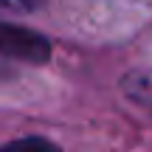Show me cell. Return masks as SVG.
I'll return each mask as SVG.
<instances>
[{"label": "cell", "instance_id": "cell-2", "mask_svg": "<svg viewBox=\"0 0 152 152\" xmlns=\"http://www.w3.org/2000/svg\"><path fill=\"white\" fill-rule=\"evenodd\" d=\"M124 90L132 102L144 104V107L152 110V71H135L130 76H124Z\"/></svg>", "mask_w": 152, "mask_h": 152}, {"label": "cell", "instance_id": "cell-1", "mask_svg": "<svg viewBox=\"0 0 152 152\" xmlns=\"http://www.w3.org/2000/svg\"><path fill=\"white\" fill-rule=\"evenodd\" d=\"M0 56L31 62V65H45L51 59V42L31 28L0 23Z\"/></svg>", "mask_w": 152, "mask_h": 152}, {"label": "cell", "instance_id": "cell-4", "mask_svg": "<svg viewBox=\"0 0 152 152\" xmlns=\"http://www.w3.org/2000/svg\"><path fill=\"white\" fill-rule=\"evenodd\" d=\"M45 0H0V11H11V14H31L42 6Z\"/></svg>", "mask_w": 152, "mask_h": 152}, {"label": "cell", "instance_id": "cell-3", "mask_svg": "<svg viewBox=\"0 0 152 152\" xmlns=\"http://www.w3.org/2000/svg\"><path fill=\"white\" fill-rule=\"evenodd\" d=\"M0 152H62L54 141L42 135H26V138H17V141H9L0 147Z\"/></svg>", "mask_w": 152, "mask_h": 152}]
</instances>
